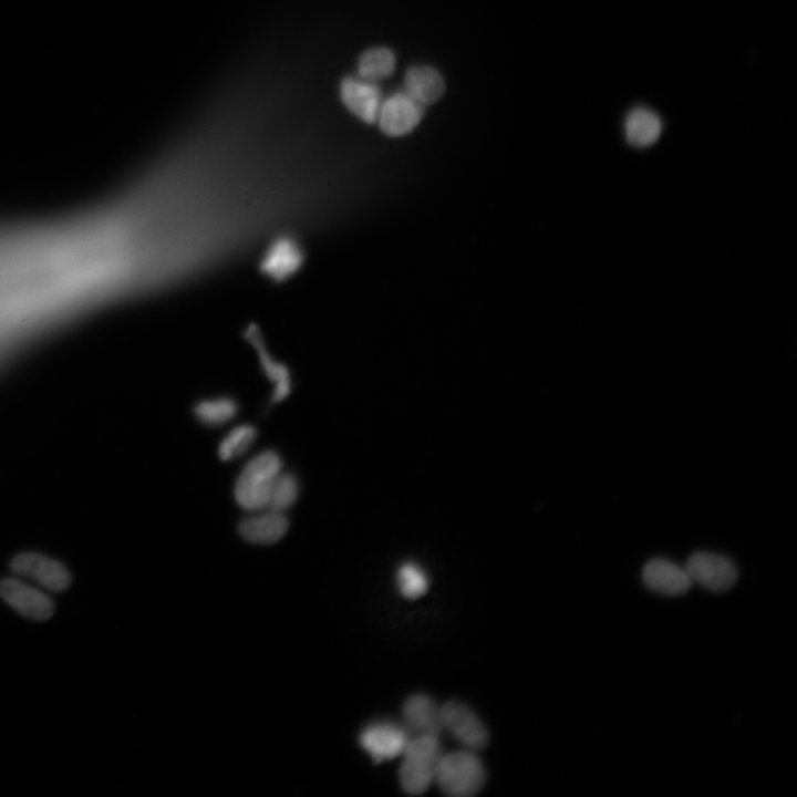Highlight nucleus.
I'll list each match as a JSON object with an SVG mask.
<instances>
[{"label": "nucleus", "instance_id": "nucleus-15", "mask_svg": "<svg viewBox=\"0 0 797 797\" xmlns=\"http://www.w3.org/2000/svg\"><path fill=\"white\" fill-rule=\"evenodd\" d=\"M248 337L259 354L261 370L272 385L271 402H282L290 395L292 390V381L288 368L270 355L256 330L248 332Z\"/></svg>", "mask_w": 797, "mask_h": 797}, {"label": "nucleus", "instance_id": "nucleus-3", "mask_svg": "<svg viewBox=\"0 0 797 797\" xmlns=\"http://www.w3.org/2000/svg\"><path fill=\"white\" fill-rule=\"evenodd\" d=\"M434 780L445 795L470 797L484 787L486 773L475 752L464 749L443 754Z\"/></svg>", "mask_w": 797, "mask_h": 797}, {"label": "nucleus", "instance_id": "nucleus-11", "mask_svg": "<svg viewBox=\"0 0 797 797\" xmlns=\"http://www.w3.org/2000/svg\"><path fill=\"white\" fill-rule=\"evenodd\" d=\"M404 728L411 738L417 736L439 737L443 728L441 707L429 696L415 694L403 704Z\"/></svg>", "mask_w": 797, "mask_h": 797}, {"label": "nucleus", "instance_id": "nucleus-18", "mask_svg": "<svg viewBox=\"0 0 797 797\" xmlns=\"http://www.w3.org/2000/svg\"><path fill=\"white\" fill-rule=\"evenodd\" d=\"M395 69V55L387 48H373L364 53L358 62V76L376 83L389 77Z\"/></svg>", "mask_w": 797, "mask_h": 797}, {"label": "nucleus", "instance_id": "nucleus-7", "mask_svg": "<svg viewBox=\"0 0 797 797\" xmlns=\"http://www.w3.org/2000/svg\"><path fill=\"white\" fill-rule=\"evenodd\" d=\"M10 567L17 575L31 578L54 592L66 590L72 582L71 573L64 565L38 552L15 556Z\"/></svg>", "mask_w": 797, "mask_h": 797}, {"label": "nucleus", "instance_id": "nucleus-5", "mask_svg": "<svg viewBox=\"0 0 797 797\" xmlns=\"http://www.w3.org/2000/svg\"><path fill=\"white\" fill-rule=\"evenodd\" d=\"M443 728L465 749L478 752L488 744V732L475 713L464 703L449 701L441 707Z\"/></svg>", "mask_w": 797, "mask_h": 797}, {"label": "nucleus", "instance_id": "nucleus-13", "mask_svg": "<svg viewBox=\"0 0 797 797\" xmlns=\"http://www.w3.org/2000/svg\"><path fill=\"white\" fill-rule=\"evenodd\" d=\"M642 580L650 590L671 597L687 592L693 583L685 568L662 558L646 562Z\"/></svg>", "mask_w": 797, "mask_h": 797}, {"label": "nucleus", "instance_id": "nucleus-6", "mask_svg": "<svg viewBox=\"0 0 797 797\" xmlns=\"http://www.w3.org/2000/svg\"><path fill=\"white\" fill-rule=\"evenodd\" d=\"M685 570L692 582L711 591H726L737 580L735 565L727 558L705 551L693 553L685 563Z\"/></svg>", "mask_w": 797, "mask_h": 797}, {"label": "nucleus", "instance_id": "nucleus-19", "mask_svg": "<svg viewBox=\"0 0 797 797\" xmlns=\"http://www.w3.org/2000/svg\"><path fill=\"white\" fill-rule=\"evenodd\" d=\"M257 436L258 429L253 424L242 423L232 427L218 444L219 458L230 462L240 457L252 446Z\"/></svg>", "mask_w": 797, "mask_h": 797}, {"label": "nucleus", "instance_id": "nucleus-2", "mask_svg": "<svg viewBox=\"0 0 797 797\" xmlns=\"http://www.w3.org/2000/svg\"><path fill=\"white\" fill-rule=\"evenodd\" d=\"M398 777L402 788L412 795L423 794L435 778L443 756L439 738L417 736L410 738L404 751Z\"/></svg>", "mask_w": 797, "mask_h": 797}, {"label": "nucleus", "instance_id": "nucleus-4", "mask_svg": "<svg viewBox=\"0 0 797 797\" xmlns=\"http://www.w3.org/2000/svg\"><path fill=\"white\" fill-rule=\"evenodd\" d=\"M425 106L400 91L382 101L377 123L387 136L401 137L410 134L424 116Z\"/></svg>", "mask_w": 797, "mask_h": 797}, {"label": "nucleus", "instance_id": "nucleus-17", "mask_svg": "<svg viewBox=\"0 0 797 797\" xmlns=\"http://www.w3.org/2000/svg\"><path fill=\"white\" fill-rule=\"evenodd\" d=\"M196 420L205 426L217 427L232 421L239 411L238 402L230 396L204 398L194 405Z\"/></svg>", "mask_w": 797, "mask_h": 797}, {"label": "nucleus", "instance_id": "nucleus-10", "mask_svg": "<svg viewBox=\"0 0 797 797\" xmlns=\"http://www.w3.org/2000/svg\"><path fill=\"white\" fill-rule=\"evenodd\" d=\"M340 96L346 108L361 121L376 123L383 101L376 83L359 76H346L341 82Z\"/></svg>", "mask_w": 797, "mask_h": 797}, {"label": "nucleus", "instance_id": "nucleus-9", "mask_svg": "<svg viewBox=\"0 0 797 797\" xmlns=\"http://www.w3.org/2000/svg\"><path fill=\"white\" fill-rule=\"evenodd\" d=\"M0 597L30 620L44 621L54 613V602L49 596L13 578L0 581Z\"/></svg>", "mask_w": 797, "mask_h": 797}, {"label": "nucleus", "instance_id": "nucleus-8", "mask_svg": "<svg viewBox=\"0 0 797 797\" xmlns=\"http://www.w3.org/2000/svg\"><path fill=\"white\" fill-rule=\"evenodd\" d=\"M408 741L410 736L404 727L387 721L370 724L359 737L361 747L374 763L401 755Z\"/></svg>", "mask_w": 797, "mask_h": 797}, {"label": "nucleus", "instance_id": "nucleus-14", "mask_svg": "<svg viewBox=\"0 0 797 797\" xmlns=\"http://www.w3.org/2000/svg\"><path fill=\"white\" fill-rule=\"evenodd\" d=\"M445 90L442 75L427 65H414L404 76V92L423 106L438 101Z\"/></svg>", "mask_w": 797, "mask_h": 797}, {"label": "nucleus", "instance_id": "nucleus-20", "mask_svg": "<svg viewBox=\"0 0 797 797\" xmlns=\"http://www.w3.org/2000/svg\"><path fill=\"white\" fill-rule=\"evenodd\" d=\"M299 494L300 484L298 477L282 469L272 484L267 508L284 513L294 505Z\"/></svg>", "mask_w": 797, "mask_h": 797}, {"label": "nucleus", "instance_id": "nucleus-21", "mask_svg": "<svg viewBox=\"0 0 797 797\" xmlns=\"http://www.w3.org/2000/svg\"><path fill=\"white\" fill-rule=\"evenodd\" d=\"M396 579L401 594L411 600L424 594L428 587L424 571L414 563L401 566Z\"/></svg>", "mask_w": 797, "mask_h": 797}, {"label": "nucleus", "instance_id": "nucleus-16", "mask_svg": "<svg viewBox=\"0 0 797 797\" xmlns=\"http://www.w3.org/2000/svg\"><path fill=\"white\" fill-rule=\"evenodd\" d=\"M662 130L663 125L659 115L646 107L633 108L624 121L625 139L634 147H648L654 144Z\"/></svg>", "mask_w": 797, "mask_h": 797}, {"label": "nucleus", "instance_id": "nucleus-1", "mask_svg": "<svg viewBox=\"0 0 797 797\" xmlns=\"http://www.w3.org/2000/svg\"><path fill=\"white\" fill-rule=\"evenodd\" d=\"M281 470L282 459L276 451L266 449L250 458L235 482L238 506L249 513L267 508L272 484Z\"/></svg>", "mask_w": 797, "mask_h": 797}, {"label": "nucleus", "instance_id": "nucleus-12", "mask_svg": "<svg viewBox=\"0 0 797 797\" xmlns=\"http://www.w3.org/2000/svg\"><path fill=\"white\" fill-rule=\"evenodd\" d=\"M289 519L284 513L272 509L251 511L238 525L242 539L255 545H271L279 541L289 530Z\"/></svg>", "mask_w": 797, "mask_h": 797}]
</instances>
